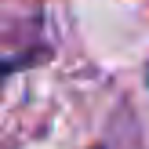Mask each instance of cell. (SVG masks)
<instances>
[{
  "label": "cell",
  "mask_w": 149,
  "mask_h": 149,
  "mask_svg": "<svg viewBox=\"0 0 149 149\" xmlns=\"http://www.w3.org/2000/svg\"><path fill=\"white\" fill-rule=\"evenodd\" d=\"M18 65H22V58H0V87H4V80L11 77Z\"/></svg>",
  "instance_id": "obj_1"
},
{
  "label": "cell",
  "mask_w": 149,
  "mask_h": 149,
  "mask_svg": "<svg viewBox=\"0 0 149 149\" xmlns=\"http://www.w3.org/2000/svg\"><path fill=\"white\" fill-rule=\"evenodd\" d=\"M95 149H106V146H95Z\"/></svg>",
  "instance_id": "obj_2"
}]
</instances>
